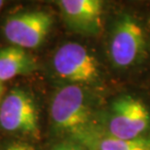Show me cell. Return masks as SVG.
I'll list each match as a JSON object with an SVG mask.
<instances>
[{
	"label": "cell",
	"instance_id": "7",
	"mask_svg": "<svg viewBox=\"0 0 150 150\" xmlns=\"http://www.w3.org/2000/svg\"><path fill=\"white\" fill-rule=\"evenodd\" d=\"M58 6L67 28L83 35H97L103 28L100 0H59Z\"/></svg>",
	"mask_w": 150,
	"mask_h": 150
},
{
	"label": "cell",
	"instance_id": "8",
	"mask_svg": "<svg viewBox=\"0 0 150 150\" xmlns=\"http://www.w3.org/2000/svg\"><path fill=\"white\" fill-rule=\"evenodd\" d=\"M36 59L30 53L16 46L0 49V82L30 74L37 69Z\"/></svg>",
	"mask_w": 150,
	"mask_h": 150
},
{
	"label": "cell",
	"instance_id": "13",
	"mask_svg": "<svg viewBox=\"0 0 150 150\" xmlns=\"http://www.w3.org/2000/svg\"><path fill=\"white\" fill-rule=\"evenodd\" d=\"M4 1H2V0H0V11H1V9H2V7L4 6Z\"/></svg>",
	"mask_w": 150,
	"mask_h": 150
},
{
	"label": "cell",
	"instance_id": "4",
	"mask_svg": "<svg viewBox=\"0 0 150 150\" xmlns=\"http://www.w3.org/2000/svg\"><path fill=\"white\" fill-rule=\"evenodd\" d=\"M57 76L67 84L82 87L100 83V69L98 59L85 46L77 42H67L59 46L52 59Z\"/></svg>",
	"mask_w": 150,
	"mask_h": 150
},
{
	"label": "cell",
	"instance_id": "11",
	"mask_svg": "<svg viewBox=\"0 0 150 150\" xmlns=\"http://www.w3.org/2000/svg\"><path fill=\"white\" fill-rule=\"evenodd\" d=\"M4 150H35L34 146L25 142H17L8 145Z\"/></svg>",
	"mask_w": 150,
	"mask_h": 150
},
{
	"label": "cell",
	"instance_id": "3",
	"mask_svg": "<svg viewBox=\"0 0 150 150\" xmlns=\"http://www.w3.org/2000/svg\"><path fill=\"white\" fill-rule=\"evenodd\" d=\"M146 52V37L142 25L129 14H124L113 25L108 40L111 64L118 69H128L142 62Z\"/></svg>",
	"mask_w": 150,
	"mask_h": 150
},
{
	"label": "cell",
	"instance_id": "10",
	"mask_svg": "<svg viewBox=\"0 0 150 150\" xmlns=\"http://www.w3.org/2000/svg\"><path fill=\"white\" fill-rule=\"evenodd\" d=\"M51 150H90V149L79 142L65 139L62 142L57 143L55 146H53Z\"/></svg>",
	"mask_w": 150,
	"mask_h": 150
},
{
	"label": "cell",
	"instance_id": "12",
	"mask_svg": "<svg viewBox=\"0 0 150 150\" xmlns=\"http://www.w3.org/2000/svg\"><path fill=\"white\" fill-rule=\"evenodd\" d=\"M2 94H3V84L0 82V103H1V98H2Z\"/></svg>",
	"mask_w": 150,
	"mask_h": 150
},
{
	"label": "cell",
	"instance_id": "1",
	"mask_svg": "<svg viewBox=\"0 0 150 150\" xmlns=\"http://www.w3.org/2000/svg\"><path fill=\"white\" fill-rule=\"evenodd\" d=\"M94 100L86 87H61L51 100L50 121L57 134L85 144L98 130L96 124Z\"/></svg>",
	"mask_w": 150,
	"mask_h": 150
},
{
	"label": "cell",
	"instance_id": "5",
	"mask_svg": "<svg viewBox=\"0 0 150 150\" xmlns=\"http://www.w3.org/2000/svg\"><path fill=\"white\" fill-rule=\"evenodd\" d=\"M0 126L7 133L37 137L40 127L33 96L22 88L11 90L0 103Z\"/></svg>",
	"mask_w": 150,
	"mask_h": 150
},
{
	"label": "cell",
	"instance_id": "2",
	"mask_svg": "<svg viewBox=\"0 0 150 150\" xmlns=\"http://www.w3.org/2000/svg\"><path fill=\"white\" fill-rule=\"evenodd\" d=\"M103 134L119 139L147 137L150 131V109L142 98L123 95L110 104Z\"/></svg>",
	"mask_w": 150,
	"mask_h": 150
},
{
	"label": "cell",
	"instance_id": "6",
	"mask_svg": "<svg viewBox=\"0 0 150 150\" xmlns=\"http://www.w3.org/2000/svg\"><path fill=\"white\" fill-rule=\"evenodd\" d=\"M53 17L44 10H26L8 16L3 23V33L11 45L23 49L41 46L49 35Z\"/></svg>",
	"mask_w": 150,
	"mask_h": 150
},
{
	"label": "cell",
	"instance_id": "9",
	"mask_svg": "<svg viewBox=\"0 0 150 150\" xmlns=\"http://www.w3.org/2000/svg\"><path fill=\"white\" fill-rule=\"evenodd\" d=\"M90 150H150V137L119 139L103 134L100 129L86 142Z\"/></svg>",
	"mask_w": 150,
	"mask_h": 150
}]
</instances>
